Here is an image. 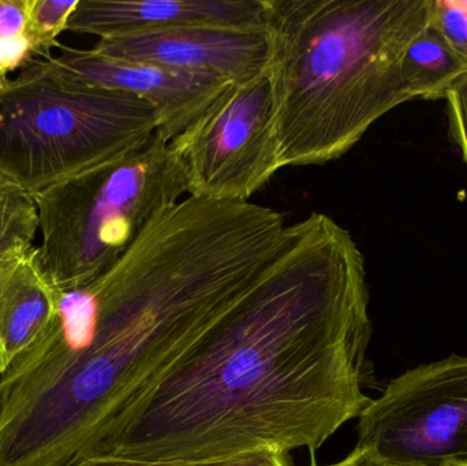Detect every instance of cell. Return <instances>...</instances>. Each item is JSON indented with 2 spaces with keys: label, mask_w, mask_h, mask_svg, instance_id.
I'll list each match as a JSON object with an SVG mask.
<instances>
[{
  "label": "cell",
  "mask_w": 467,
  "mask_h": 466,
  "mask_svg": "<svg viewBox=\"0 0 467 466\" xmlns=\"http://www.w3.org/2000/svg\"><path fill=\"white\" fill-rule=\"evenodd\" d=\"M287 226L254 202L185 197L0 374V466H77L268 273Z\"/></svg>",
  "instance_id": "7a4b0ae2"
},
{
  "label": "cell",
  "mask_w": 467,
  "mask_h": 466,
  "mask_svg": "<svg viewBox=\"0 0 467 466\" xmlns=\"http://www.w3.org/2000/svg\"><path fill=\"white\" fill-rule=\"evenodd\" d=\"M370 338L364 254L345 227L315 211L288 224L268 273L84 460L315 453L370 402L364 391Z\"/></svg>",
  "instance_id": "6da1fadb"
},
{
  "label": "cell",
  "mask_w": 467,
  "mask_h": 466,
  "mask_svg": "<svg viewBox=\"0 0 467 466\" xmlns=\"http://www.w3.org/2000/svg\"><path fill=\"white\" fill-rule=\"evenodd\" d=\"M32 0H0V89L8 82V74L25 68L41 52L30 30Z\"/></svg>",
  "instance_id": "4fadbf2b"
},
{
  "label": "cell",
  "mask_w": 467,
  "mask_h": 466,
  "mask_svg": "<svg viewBox=\"0 0 467 466\" xmlns=\"http://www.w3.org/2000/svg\"><path fill=\"white\" fill-rule=\"evenodd\" d=\"M156 131L148 101L66 81L35 59L0 89V177L33 194L139 150Z\"/></svg>",
  "instance_id": "277c9868"
},
{
  "label": "cell",
  "mask_w": 467,
  "mask_h": 466,
  "mask_svg": "<svg viewBox=\"0 0 467 466\" xmlns=\"http://www.w3.org/2000/svg\"><path fill=\"white\" fill-rule=\"evenodd\" d=\"M79 0H32L30 30L41 52V59H51L52 48L60 46L57 36L67 30L68 19Z\"/></svg>",
  "instance_id": "9a60e30c"
},
{
  "label": "cell",
  "mask_w": 467,
  "mask_h": 466,
  "mask_svg": "<svg viewBox=\"0 0 467 466\" xmlns=\"http://www.w3.org/2000/svg\"><path fill=\"white\" fill-rule=\"evenodd\" d=\"M37 230L38 210L33 194L0 177V259L33 245Z\"/></svg>",
  "instance_id": "5bb4252c"
},
{
  "label": "cell",
  "mask_w": 467,
  "mask_h": 466,
  "mask_svg": "<svg viewBox=\"0 0 467 466\" xmlns=\"http://www.w3.org/2000/svg\"><path fill=\"white\" fill-rule=\"evenodd\" d=\"M59 297L36 246L16 249L0 259V374L46 334Z\"/></svg>",
  "instance_id": "8fae6325"
},
{
  "label": "cell",
  "mask_w": 467,
  "mask_h": 466,
  "mask_svg": "<svg viewBox=\"0 0 467 466\" xmlns=\"http://www.w3.org/2000/svg\"><path fill=\"white\" fill-rule=\"evenodd\" d=\"M449 103L452 136L467 164V70L444 96Z\"/></svg>",
  "instance_id": "ac0fdd59"
},
{
  "label": "cell",
  "mask_w": 467,
  "mask_h": 466,
  "mask_svg": "<svg viewBox=\"0 0 467 466\" xmlns=\"http://www.w3.org/2000/svg\"><path fill=\"white\" fill-rule=\"evenodd\" d=\"M47 66L66 81L130 93L158 115L156 136L170 142L191 126L232 82L213 74L182 70L147 60L120 59L95 49L60 44Z\"/></svg>",
  "instance_id": "ba28073f"
},
{
  "label": "cell",
  "mask_w": 467,
  "mask_h": 466,
  "mask_svg": "<svg viewBox=\"0 0 467 466\" xmlns=\"http://www.w3.org/2000/svg\"><path fill=\"white\" fill-rule=\"evenodd\" d=\"M169 144L189 196L249 202L282 169L269 71L230 85Z\"/></svg>",
  "instance_id": "8992f818"
},
{
  "label": "cell",
  "mask_w": 467,
  "mask_h": 466,
  "mask_svg": "<svg viewBox=\"0 0 467 466\" xmlns=\"http://www.w3.org/2000/svg\"><path fill=\"white\" fill-rule=\"evenodd\" d=\"M431 25L467 60V10L463 2L433 0Z\"/></svg>",
  "instance_id": "e0dca14e"
},
{
  "label": "cell",
  "mask_w": 467,
  "mask_h": 466,
  "mask_svg": "<svg viewBox=\"0 0 467 466\" xmlns=\"http://www.w3.org/2000/svg\"><path fill=\"white\" fill-rule=\"evenodd\" d=\"M280 166H323L413 100L403 59L433 0H268Z\"/></svg>",
  "instance_id": "3957f363"
},
{
  "label": "cell",
  "mask_w": 467,
  "mask_h": 466,
  "mask_svg": "<svg viewBox=\"0 0 467 466\" xmlns=\"http://www.w3.org/2000/svg\"><path fill=\"white\" fill-rule=\"evenodd\" d=\"M99 54L120 59L147 60L182 70L213 74L244 84L268 73V29L181 26L158 32L99 38Z\"/></svg>",
  "instance_id": "9c48e42d"
},
{
  "label": "cell",
  "mask_w": 467,
  "mask_h": 466,
  "mask_svg": "<svg viewBox=\"0 0 467 466\" xmlns=\"http://www.w3.org/2000/svg\"><path fill=\"white\" fill-rule=\"evenodd\" d=\"M183 194L180 164L158 136L122 158L36 192L44 274L60 293L87 286Z\"/></svg>",
  "instance_id": "5b68a950"
},
{
  "label": "cell",
  "mask_w": 467,
  "mask_h": 466,
  "mask_svg": "<svg viewBox=\"0 0 467 466\" xmlns=\"http://www.w3.org/2000/svg\"><path fill=\"white\" fill-rule=\"evenodd\" d=\"M466 70L465 57L431 24L411 43L403 59L406 81L414 98H444Z\"/></svg>",
  "instance_id": "7c38bea8"
},
{
  "label": "cell",
  "mask_w": 467,
  "mask_h": 466,
  "mask_svg": "<svg viewBox=\"0 0 467 466\" xmlns=\"http://www.w3.org/2000/svg\"><path fill=\"white\" fill-rule=\"evenodd\" d=\"M358 445L405 466H467V356L395 378L358 418Z\"/></svg>",
  "instance_id": "52a82bcc"
},
{
  "label": "cell",
  "mask_w": 467,
  "mask_h": 466,
  "mask_svg": "<svg viewBox=\"0 0 467 466\" xmlns=\"http://www.w3.org/2000/svg\"><path fill=\"white\" fill-rule=\"evenodd\" d=\"M268 25V0H79L67 30L109 38L181 26Z\"/></svg>",
  "instance_id": "30bf717a"
},
{
  "label": "cell",
  "mask_w": 467,
  "mask_h": 466,
  "mask_svg": "<svg viewBox=\"0 0 467 466\" xmlns=\"http://www.w3.org/2000/svg\"><path fill=\"white\" fill-rule=\"evenodd\" d=\"M463 5H465L466 10H467V2H463Z\"/></svg>",
  "instance_id": "ffe728a7"
},
{
  "label": "cell",
  "mask_w": 467,
  "mask_h": 466,
  "mask_svg": "<svg viewBox=\"0 0 467 466\" xmlns=\"http://www.w3.org/2000/svg\"><path fill=\"white\" fill-rule=\"evenodd\" d=\"M77 466H291L287 454L261 450L227 459L196 462H142L122 457H90Z\"/></svg>",
  "instance_id": "2e32d148"
},
{
  "label": "cell",
  "mask_w": 467,
  "mask_h": 466,
  "mask_svg": "<svg viewBox=\"0 0 467 466\" xmlns=\"http://www.w3.org/2000/svg\"><path fill=\"white\" fill-rule=\"evenodd\" d=\"M312 466H317L312 464ZM327 466H405L394 464V462L387 461V460L381 459L379 454H376L372 449L362 448V446H357L350 454L342 461L335 462V464Z\"/></svg>",
  "instance_id": "d6986e66"
}]
</instances>
